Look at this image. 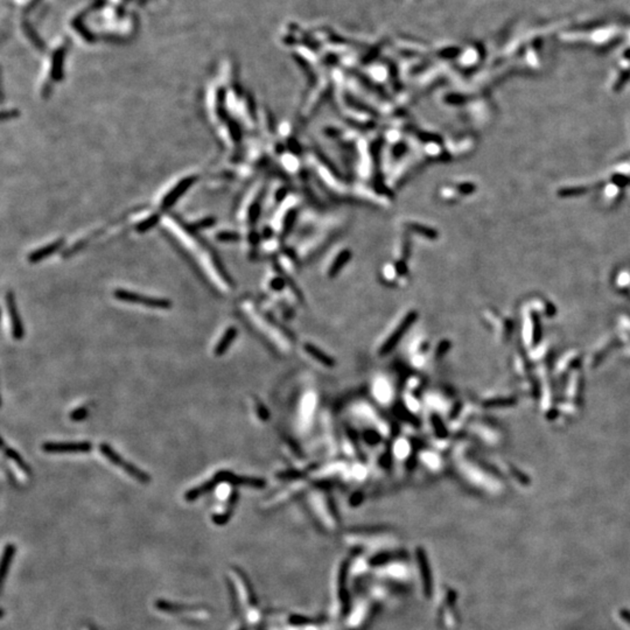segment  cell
Here are the masks:
<instances>
[{"instance_id":"6da1fadb","label":"cell","mask_w":630,"mask_h":630,"mask_svg":"<svg viewBox=\"0 0 630 630\" xmlns=\"http://www.w3.org/2000/svg\"><path fill=\"white\" fill-rule=\"evenodd\" d=\"M221 483H228L231 486H249L255 488H263L265 487V480L261 477H251V476H240L235 474L230 471H220L214 475L212 479L205 481L200 486L188 490L185 494L186 501H195L202 495L208 494Z\"/></svg>"},{"instance_id":"7a4b0ae2","label":"cell","mask_w":630,"mask_h":630,"mask_svg":"<svg viewBox=\"0 0 630 630\" xmlns=\"http://www.w3.org/2000/svg\"><path fill=\"white\" fill-rule=\"evenodd\" d=\"M99 452H101L110 462H111L112 465L123 469L126 474L132 476L133 479H135L136 481H138L139 483L148 484L151 482V480H152L151 476L148 475L146 472H144L143 469L138 468L137 466L131 464V462L126 461L123 456H120L119 454H118L109 444H106V442H102V444H99Z\"/></svg>"},{"instance_id":"3957f363","label":"cell","mask_w":630,"mask_h":630,"mask_svg":"<svg viewBox=\"0 0 630 630\" xmlns=\"http://www.w3.org/2000/svg\"><path fill=\"white\" fill-rule=\"evenodd\" d=\"M113 297L119 301L141 305V306H145L148 308L171 309L172 306H173L170 299H165V298L146 297V296H143V294L129 291V289H124V288H117L116 291L113 292Z\"/></svg>"},{"instance_id":"277c9868","label":"cell","mask_w":630,"mask_h":630,"mask_svg":"<svg viewBox=\"0 0 630 630\" xmlns=\"http://www.w3.org/2000/svg\"><path fill=\"white\" fill-rule=\"evenodd\" d=\"M41 449L48 454L66 453H89L93 449L90 441H68V442H44Z\"/></svg>"},{"instance_id":"5b68a950","label":"cell","mask_w":630,"mask_h":630,"mask_svg":"<svg viewBox=\"0 0 630 630\" xmlns=\"http://www.w3.org/2000/svg\"><path fill=\"white\" fill-rule=\"evenodd\" d=\"M415 319H417V313H415V312H408V314L402 320V321L399 322V324L395 328V330L392 331L391 335L387 339V341L384 342V345L381 347L380 354L381 355H387V354L390 353V351L393 348H395L397 345H398L399 340L406 334V331H407L408 328H410L412 324L414 323Z\"/></svg>"},{"instance_id":"8992f818","label":"cell","mask_w":630,"mask_h":630,"mask_svg":"<svg viewBox=\"0 0 630 630\" xmlns=\"http://www.w3.org/2000/svg\"><path fill=\"white\" fill-rule=\"evenodd\" d=\"M6 307L9 311V316L11 319V328H12V338L15 341H21L25 336V328L22 323L21 316L19 314L17 304H15L14 294L9 291L5 297Z\"/></svg>"},{"instance_id":"52a82bcc","label":"cell","mask_w":630,"mask_h":630,"mask_svg":"<svg viewBox=\"0 0 630 630\" xmlns=\"http://www.w3.org/2000/svg\"><path fill=\"white\" fill-rule=\"evenodd\" d=\"M196 181L195 177H187L185 179L175 185L173 188L171 189V192L167 194V195L163 197V200L161 202V208L162 209H170L171 207L177 203L179 198H180L183 194H185L187 190H188L190 187L194 185V182Z\"/></svg>"},{"instance_id":"ba28073f","label":"cell","mask_w":630,"mask_h":630,"mask_svg":"<svg viewBox=\"0 0 630 630\" xmlns=\"http://www.w3.org/2000/svg\"><path fill=\"white\" fill-rule=\"evenodd\" d=\"M63 243H64L63 239L55 240V242L48 244V245H45V246L40 247V249H36L33 252H30L28 256L29 263H39L41 261H44V259L48 258L49 256H52L53 254H55L57 250H60L61 247H62Z\"/></svg>"},{"instance_id":"9c48e42d","label":"cell","mask_w":630,"mask_h":630,"mask_svg":"<svg viewBox=\"0 0 630 630\" xmlns=\"http://www.w3.org/2000/svg\"><path fill=\"white\" fill-rule=\"evenodd\" d=\"M237 334H238L237 328L234 326L229 327L228 329L225 330V333L223 334L222 338L220 339V341L216 345L215 348H214V355H215V356H222V355L227 353L229 347L231 346V343L235 341L236 338H237Z\"/></svg>"},{"instance_id":"30bf717a","label":"cell","mask_w":630,"mask_h":630,"mask_svg":"<svg viewBox=\"0 0 630 630\" xmlns=\"http://www.w3.org/2000/svg\"><path fill=\"white\" fill-rule=\"evenodd\" d=\"M304 348L308 355H311L315 361H318L319 363H321L322 365L329 366V368L335 365V361L333 360V358H331L330 356H328L327 354H324L323 351H321V349L318 348V347L313 346L311 345V343H306V345L304 346Z\"/></svg>"},{"instance_id":"8fae6325","label":"cell","mask_w":630,"mask_h":630,"mask_svg":"<svg viewBox=\"0 0 630 630\" xmlns=\"http://www.w3.org/2000/svg\"><path fill=\"white\" fill-rule=\"evenodd\" d=\"M3 449H4V453H5V455L9 457V459L14 461L15 465H17L18 467L20 468L26 475L32 474V468L29 467V465L24 460V457H22L20 454L17 452V450L13 449V448H11V447H5V445H4V441H3Z\"/></svg>"},{"instance_id":"7c38bea8","label":"cell","mask_w":630,"mask_h":630,"mask_svg":"<svg viewBox=\"0 0 630 630\" xmlns=\"http://www.w3.org/2000/svg\"><path fill=\"white\" fill-rule=\"evenodd\" d=\"M159 220H160L159 215H156V214H155V215H152V216L148 217V219L141 221V222H139L138 224H137L136 230L138 231V232H140V234H143V232H146L148 230H151V229L153 228V227H155L156 223L159 222Z\"/></svg>"},{"instance_id":"4fadbf2b","label":"cell","mask_w":630,"mask_h":630,"mask_svg":"<svg viewBox=\"0 0 630 630\" xmlns=\"http://www.w3.org/2000/svg\"><path fill=\"white\" fill-rule=\"evenodd\" d=\"M52 77L54 81H60L62 77V54H56L53 60Z\"/></svg>"},{"instance_id":"5bb4252c","label":"cell","mask_w":630,"mask_h":630,"mask_svg":"<svg viewBox=\"0 0 630 630\" xmlns=\"http://www.w3.org/2000/svg\"><path fill=\"white\" fill-rule=\"evenodd\" d=\"M88 414H89V410L87 407H78L76 410L71 411L69 414V418L71 422H82V420L88 418Z\"/></svg>"},{"instance_id":"9a60e30c","label":"cell","mask_w":630,"mask_h":630,"mask_svg":"<svg viewBox=\"0 0 630 630\" xmlns=\"http://www.w3.org/2000/svg\"><path fill=\"white\" fill-rule=\"evenodd\" d=\"M588 190V188H585V187H575V188H567V189H561L559 190V195L560 196H573V195H580V194L586 193Z\"/></svg>"},{"instance_id":"2e32d148","label":"cell","mask_w":630,"mask_h":630,"mask_svg":"<svg viewBox=\"0 0 630 630\" xmlns=\"http://www.w3.org/2000/svg\"><path fill=\"white\" fill-rule=\"evenodd\" d=\"M217 238L220 240H223V242H228V240H236L238 238V235L235 234V232H221V234L217 235Z\"/></svg>"},{"instance_id":"e0dca14e","label":"cell","mask_w":630,"mask_h":630,"mask_svg":"<svg viewBox=\"0 0 630 630\" xmlns=\"http://www.w3.org/2000/svg\"><path fill=\"white\" fill-rule=\"evenodd\" d=\"M215 222H216L215 220L212 219V217H209V219H203L202 221H200V222H197L195 224V227L198 229H204V228L210 227V225H213Z\"/></svg>"},{"instance_id":"ac0fdd59","label":"cell","mask_w":630,"mask_h":630,"mask_svg":"<svg viewBox=\"0 0 630 630\" xmlns=\"http://www.w3.org/2000/svg\"><path fill=\"white\" fill-rule=\"evenodd\" d=\"M257 413H258V417L263 420H266L267 418H269V413H267L266 408L261 403H257Z\"/></svg>"}]
</instances>
